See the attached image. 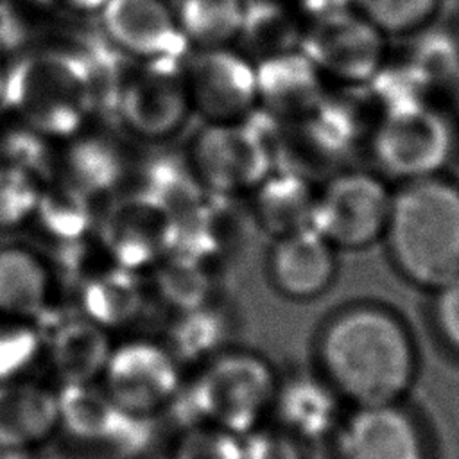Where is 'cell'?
Segmentation results:
<instances>
[{
    "mask_svg": "<svg viewBox=\"0 0 459 459\" xmlns=\"http://www.w3.org/2000/svg\"><path fill=\"white\" fill-rule=\"evenodd\" d=\"M321 375L355 407L398 403L411 389L418 357L407 325L377 303L333 314L317 337Z\"/></svg>",
    "mask_w": 459,
    "mask_h": 459,
    "instance_id": "1",
    "label": "cell"
},
{
    "mask_svg": "<svg viewBox=\"0 0 459 459\" xmlns=\"http://www.w3.org/2000/svg\"><path fill=\"white\" fill-rule=\"evenodd\" d=\"M2 113L57 145L100 126L88 70L57 30L45 43L5 61Z\"/></svg>",
    "mask_w": 459,
    "mask_h": 459,
    "instance_id": "2",
    "label": "cell"
},
{
    "mask_svg": "<svg viewBox=\"0 0 459 459\" xmlns=\"http://www.w3.org/2000/svg\"><path fill=\"white\" fill-rule=\"evenodd\" d=\"M389 260L412 285L436 290L459 274V181L446 172L400 183L384 233Z\"/></svg>",
    "mask_w": 459,
    "mask_h": 459,
    "instance_id": "3",
    "label": "cell"
},
{
    "mask_svg": "<svg viewBox=\"0 0 459 459\" xmlns=\"http://www.w3.org/2000/svg\"><path fill=\"white\" fill-rule=\"evenodd\" d=\"M278 380L264 355L228 346L192 369L172 409L183 407L179 425L201 421L242 437L267 421Z\"/></svg>",
    "mask_w": 459,
    "mask_h": 459,
    "instance_id": "4",
    "label": "cell"
},
{
    "mask_svg": "<svg viewBox=\"0 0 459 459\" xmlns=\"http://www.w3.org/2000/svg\"><path fill=\"white\" fill-rule=\"evenodd\" d=\"M274 129L276 120L256 108L244 120L201 122L183 152L206 194L247 197L276 167Z\"/></svg>",
    "mask_w": 459,
    "mask_h": 459,
    "instance_id": "5",
    "label": "cell"
},
{
    "mask_svg": "<svg viewBox=\"0 0 459 459\" xmlns=\"http://www.w3.org/2000/svg\"><path fill=\"white\" fill-rule=\"evenodd\" d=\"M368 143L377 172L400 185L445 174L457 134L448 111L432 99H420L384 108Z\"/></svg>",
    "mask_w": 459,
    "mask_h": 459,
    "instance_id": "6",
    "label": "cell"
},
{
    "mask_svg": "<svg viewBox=\"0 0 459 459\" xmlns=\"http://www.w3.org/2000/svg\"><path fill=\"white\" fill-rule=\"evenodd\" d=\"M391 204L393 188L382 174L342 169L317 188L310 228L335 249H364L384 238Z\"/></svg>",
    "mask_w": 459,
    "mask_h": 459,
    "instance_id": "7",
    "label": "cell"
},
{
    "mask_svg": "<svg viewBox=\"0 0 459 459\" xmlns=\"http://www.w3.org/2000/svg\"><path fill=\"white\" fill-rule=\"evenodd\" d=\"M194 120L183 66L133 65L117 100V131L142 145H169Z\"/></svg>",
    "mask_w": 459,
    "mask_h": 459,
    "instance_id": "8",
    "label": "cell"
},
{
    "mask_svg": "<svg viewBox=\"0 0 459 459\" xmlns=\"http://www.w3.org/2000/svg\"><path fill=\"white\" fill-rule=\"evenodd\" d=\"M99 384L127 414L156 420L176 403L185 369L160 339L131 337L115 342Z\"/></svg>",
    "mask_w": 459,
    "mask_h": 459,
    "instance_id": "9",
    "label": "cell"
},
{
    "mask_svg": "<svg viewBox=\"0 0 459 459\" xmlns=\"http://www.w3.org/2000/svg\"><path fill=\"white\" fill-rule=\"evenodd\" d=\"M384 36L355 7L308 20L299 50L325 81L339 86L368 84L387 61Z\"/></svg>",
    "mask_w": 459,
    "mask_h": 459,
    "instance_id": "10",
    "label": "cell"
},
{
    "mask_svg": "<svg viewBox=\"0 0 459 459\" xmlns=\"http://www.w3.org/2000/svg\"><path fill=\"white\" fill-rule=\"evenodd\" d=\"M59 391V432L109 459H136L154 437V420L122 411L100 384L65 385Z\"/></svg>",
    "mask_w": 459,
    "mask_h": 459,
    "instance_id": "11",
    "label": "cell"
},
{
    "mask_svg": "<svg viewBox=\"0 0 459 459\" xmlns=\"http://www.w3.org/2000/svg\"><path fill=\"white\" fill-rule=\"evenodd\" d=\"M174 237L176 217L152 199L129 190L100 212L95 235L109 264L142 276L170 253Z\"/></svg>",
    "mask_w": 459,
    "mask_h": 459,
    "instance_id": "12",
    "label": "cell"
},
{
    "mask_svg": "<svg viewBox=\"0 0 459 459\" xmlns=\"http://www.w3.org/2000/svg\"><path fill=\"white\" fill-rule=\"evenodd\" d=\"M183 77L199 122H237L258 108L255 61L235 45L192 48Z\"/></svg>",
    "mask_w": 459,
    "mask_h": 459,
    "instance_id": "13",
    "label": "cell"
},
{
    "mask_svg": "<svg viewBox=\"0 0 459 459\" xmlns=\"http://www.w3.org/2000/svg\"><path fill=\"white\" fill-rule=\"evenodd\" d=\"M97 27L136 65L183 66L192 50L172 0H108Z\"/></svg>",
    "mask_w": 459,
    "mask_h": 459,
    "instance_id": "14",
    "label": "cell"
},
{
    "mask_svg": "<svg viewBox=\"0 0 459 459\" xmlns=\"http://www.w3.org/2000/svg\"><path fill=\"white\" fill-rule=\"evenodd\" d=\"M134 152L126 136L106 126H93L57 147L56 172L99 213L124 194Z\"/></svg>",
    "mask_w": 459,
    "mask_h": 459,
    "instance_id": "15",
    "label": "cell"
},
{
    "mask_svg": "<svg viewBox=\"0 0 459 459\" xmlns=\"http://www.w3.org/2000/svg\"><path fill=\"white\" fill-rule=\"evenodd\" d=\"M344 400L319 373H294L278 380L269 421L294 437L310 459L326 448L337 455V441L348 416Z\"/></svg>",
    "mask_w": 459,
    "mask_h": 459,
    "instance_id": "16",
    "label": "cell"
},
{
    "mask_svg": "<svg viewBox=\"0 0 459 459\" xmlns=\"http://www.w3.org/2000/svg\"><path fill=\"white\" fill-rule=\"evenodd\" d=\"M65 281L54 260L34 242L0 238V317L43 326L63 307Z\"/></svg>",
    "mask_w": 459,
    "mask_h": 459,
    "instance_id": "17",
    "label": "cell"
},
{
    "mask_svg": "<svg viewBox=\"0 0 459 459\" xmlns=\"http://www.w3.org/2000/svg\"><path fill=\"white\" fill-rule=\"evenodd\" d=\"M43 368L56 387L99 384L115 346L111 332L74 308L43 326Z\"/></svg>",
    "mask_w": 459,
    "mask_h": 459,
    "instance_id": "18",
    "label": "cell"
},
{
    "mask_svg": "<svg viewBox=\"0 0 459 459\" xmlns=\"http://www.w3.org/2000/svg\"><path fill=\"white\" fill-rule=\"evenodd\" d=\"M337 459H429L423 430L398 403L357 407L342 425Z\"/></svg>",
    "mask_w": 459,
    "mask_h": 459,
    "instance_id": "19",
    "label": "cell"
},
{
    "mask_svg": "<svg viewBox=\"0 0 459 459\" xmlns=\"http://www.w3.org/2000/svg\"><path fill=\"white\" fill-rule=\"evenodd\" d=\"M143 280L142 274L99 260L68 281L74 310L111 333L133 326L149 305Z\"/></svg>",
    "mask_w": 459,
    "mask_h": 459,
    "instance_id": "20",
    "label": "cell"
},
{
    "mask_svg": "<svg viewBox=\"0 0 459 459\" xmlns=\"http://www.w3.org/2000/svg\"><path fill=\"white\" fill-rule=\"evenodd\" d=\"M337 249L314 228L273 238L267 253V278L289 299H314L337 274Z\"/></svg>",
    "mask_w": 459,
    "mask_h": 459,
    "instance_id": "21",
    "label": "cell"
},
{
    "mask_svg": "<svg viewBox=\"0 0 459 459\" xmlns=\"http://www.w3.org/2000/svg\"><path fill=\"white\" fill-rule=\"evenodd\" d=\"M59 434V391L52 382L27 377L0 384V448L38 452Z\"/></svg>",
    "mask_w": 459,
    "mask_h": 459,
    "instance_id": "22",
    "label": "cell"
},
{
    "mask_svg": "<svg viewBox=\"0 0 459 459\" xmlns=\"http://www.w3.org/2000/svg\"><path fill=\"white\" fill-rule=\"evenodd\" d=\"M258 108L278 122L314 113L326 95V81L299 50L255 61Z\"/></svg>",
    "mask_w": 459,
    "mask_h": 459,
    "instance_id": "23",
    "label": "cell"
},
{
    "mask_svg": "<svg viewBox=\"0 0 459 459\" xmlns=\"http://www.w3.org/2000/svg\"><path fill=\"white\" fill-rule=\"evenodd\" d=\"M145 147V152H134L126 190L152 199L176 219L208 197L183 151L170 143Z\"/></svg>",
    "mask_w": 459,
    "mask_h": 459,
    "instance_id": "24",
    "label": "cell"
},
{
    "mask_svg": "<svg viewBox=\"0 0 459 459\" xmlns=\"http://www.w3.org/2000/svg\"><path fill=\"white\" fill-rule=\"evenodd\" d=\"M316 192L310 178L274 167L247 195L251 217L271 238L310 228Z\"/></svg>",
    "mask_w": 459,
    "mask_h": 459,
    "instance_id": "25",
    "label": "cell"
},
{
    "mask_svg": "<svg viewBox=\"0 0 459 459\" xmlns=\"http://www.w3.org/2000/svg\"><path fill=\"white\" fill-rule=\"evenodd\" d=\"M231 333L230 314L217 303L170 314L161 342L183 369H195L224 348Z\"/></svg>",
    "mask_w": 459,
    "mask_h": 459,
    "instance_id": "26",
    "label": "cell"
},
{
    "mask_svg": "<svg viewBox=\"0 0 459 459\" xmlns=\"http://www.w3.org/2000/svg\"><path fill=\"white\" fill-rule=\"evenodd\" d=\"M307 22L294 4L246 0L237 45L253 61L299 48Z\"/></svg>",
    "mask_w": 459,
    "mask_h": 459,
    "instance_id": "27",
    "label": "cell"
},
{
    "mask_svg": "<svg viewBox=\"0 0 459 459\" xmlns=\"http://www.w3.org/2000/svg\"><path fill=\"white\" fill-rule=\"evenodd\" d=\"M154 298L170 312H185L217 301V280L212 264L181 255L163 256L145 276Z\"/></svg>",
    "mask_w": 459,
    "mask_h": 459,
    "instance_id": "28",
    "label": "cell"
},
{
    "mask_svg": "<svg viewBox=\"0 0 459 459\" xmlns=\"http://www.w3.org/2000/svg\"><path fill=\"white\" fill-rule=\"evenodd\" d=\"M190 48L237 45L246 0H172Z\"/></svg>",
    "mask_w": 459,
    "mask_h": 459,
    "instance_id": "29",
    "label": "cell"
},
{
    "mask_svg": "<svg viewBox=\"0 0 459 459\" xmlns=\"http://www.w3.org/2000/svg\"><path fill=\"white\" fill-rule=\"evenodd\" d=\"M57 143L23 124L22 120L0 113V163L20 169L41 181L56 172Z\"/></svg>",
    "mask_w": 459,
    "mask_h": 459,
    "instance_id": "30",
    "label": "cell"
},
{
    "mask_svg": "<svg viewBox=\"0 0 459 459\" xmlns=\"http://www.w3.org/2000/svg\"><path fill=\"white\" fill-rule=\"evenodd\" d=\"M443 0H353V7L384 36L411 38L430 27Z\"/></svg>",
    "mask_w": 459,
    "mask_h": 459,
    "instance_id": "31",
    "label": "cell"
},
{
    "mask_svg": "<svg viewBox=\"0 0 459 459\" xmlns=\"http://www.w3.org/2000/svg\"><path fill=\"white\" fill-rule=\"evenodd\" d=\"M38 366H43V328L0 317V384L36 377Z\"/></svg>",
    "mask_w": 459,
    "mask_h": 459,
    "instance_id": "32",
    "label": "cell"
},
{
    "mask_svg": "<svg viewBox=\"0 0 459 459\" xmlns=\"http://www.w3.org/2000/svg\"><path fill=\"white\" fill-rule=\"evenodd\" d=\"M54 16L23 0H0V57H11L45 43L54 32Z\"/></svg>",
    "mask_w": 459,
    "mask_h": 459,
    "instance_id": "33",
    "label": "cell"
},
{
    "mask_svg": "<svg viewBox=\"0 0 459 459\" xmlns=\"http://www.w3.org/2000/svg\"><path fill=\"white\" fill-rule=\"evenodd\" d=\"M45 181L0 163V238L27 231Z\"/></svg>",
    "mask_w": 459,
    "mask_h": 459,
    "instance_id": "34",
    "label": "cell"
},
{
    "mask_svg": "<svg viewBox=\"0 0 459 459\" xmlns=\"http://www.w3.org/2000/svg\"><path fill=\"white\" fill-rule=\"evenodd\" d=\"M167 459H244L242 437L201 421L183 423L169 445Z\"/></svg>",
    "mask_w": 459,
    "mask_h": 459,
    "instance_id": "35",
    "label": "cell"
},
{
    "mask_svg": "<svg viewBox=\"0 0 459 459\" xmlns=\"http://www.w3.org/2000/svg\"><path fill=\"white\" fill-rule=\"evenodd\" d=\"M244 459H307L301 445L273 421H264L242 436Z\"/></svg>",
    "mask_w": 459,
    "mask_h": 459,
    "instance_id": "36",
    "label": "cell"
},
{
    "mask_svg": "<svg viewBox=\"0 0 459 459\" xmlns=\"http://www.w3.org/2000/svg\"><path fill=\"white\" fill-rule=\"evenodd\" d=\"M432 319L441 341L459 357V274L434 290Z\"/></svg>",
    "mask_w": 459,
    "mask_h": 459,
    "instance_id": "37",
    "label": "cell"
},
{
    "mask_svg": "<svg viewBox=\"0 0 459 459\" xmlns=\"http://www.w3.org/2000/svg\"><path fill=\"white\" fill-rule=\"evenodd\" d=\"M108 0H56L57 11L70 22H88L99 16Z\"/></svg>",
    "mask_w": 459,
    "mask_h": 459,
    "instance_id": "38",
    "label": "cell"
},
{
    "mask_svg": "<svg viewBox=\"0 0 459 459\" xmlns=\"http://www.w3.org/2000/svg\"><path fill=\"white\" fill-rule=\"evenodd\" d=\"M294 7L305 22L353 7V0H294Z\"/></svg>",
    "mask_w": 459,
    "mask_h": 459,
    "instance_id": "39",
    "label": "cell"
},
{
    "mask_svg": "<svg viewBox=\"0 0 459 459\" xmlns=\"http://www.w3.org/2000/svg\"><path fill=\"white\" fill-rule=\"evenodd\" d=\"M4 72H5V61L0 57V113L4 104Z\"/></svg>",
    "mask_w": 459,
    "mask_h": 459,
    "instance_id": "40",
    "label": "cell"
},
{
    "mask_svg": "<svg viewBox=\"0 0 459 459\" xmlns=\"http://www.w3.org/2000/svg\"><path fill=\"white\" fill-rule=\"evenodd\" d=\"M457 39H459V38H457Z\"/></svg>",
    "mask_w": 459,
    "mask_h": 459,
    "instance_id": "41",
    "label": "cell"
}]
</instances>
